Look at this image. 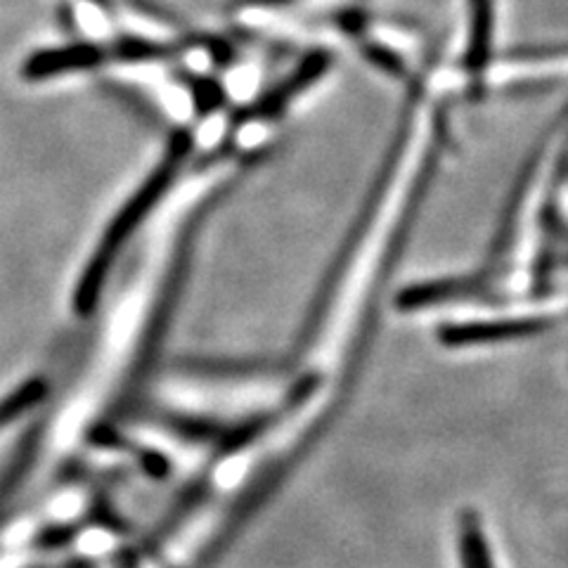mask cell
Returning a JSON list of instances; mask_svg holds the SVG:
<instances>
[{"label":"cell","mask_w":568,"mask_h":568,"mask_svg":"<svg viewBox=\"0 0 568 568\" xmlns=\"http://www.w3.org/2000/svg\"><path fill=\"white\" fill-rule=\"evenodd\" d=\"M459 549H462V566L465 568H495L488 552V542L484 538L481 521H478L474 511L462 514Z\"/></svg>","instance_id":"cell-6"},{"label":"cell","mask_w":568,"mask_h":568,"mask_svg":"<svg viewBox=\"0 0 568 568\" xmlns=\"http://www.w3.org/2000/svg\"><path fill=\"white\" fill-rule=\"evenodd\" d=\"M549 327L545 317H524V320H500V323H471V325H450L440 329V342L446 346H476V344H497L509 339H524L530 334H540Z\"/></svg>","instance_id":"cell-4"},{"label":"cell","mask_w":568,"mask_h":568,"mask_svg":"<svg viewBox=\"0 0 568 568\" xmlns=\"http://www.w3.org/2000/svg\"><path fill=\"white\" fill-rule=\"evenodd\" d=\"M88 3L98 6V8H100V10H104V12H112V10H114V3H112V0H88Z\"/></svg>","instance_id":"cell-9"},{"label":"cell","mask_w":568,"mask_h":568,"mask_svg":"<svg viewBox=\"0 0 568 568\" xmlns=\"http://www.w3.org/2000/svg\"><path fill=\"white\" fill-rule=\"evenodd\" d=\"M190 150H192V133L175 131L173 138L169 140V148L162 156V162H159L156 169L145 178V183L138 187L133 197L121 206L116 219L106 225L104 235L98 242V248L93 252V256L88 258L85 268L79 277L74 298H71V308H74L77 315L88 317L91 313H95L112 265L116 263L119 254L123 252V246H126L131 235L142 225V221H145L154 211V206L162 202V197L175 181V175L181 171Z\"/></svg>","instance_id":"cell-1"},{"label":"cell","mask_w":568,"mask_h":568,"mask_svg":"<svg viewBox=\"0 0 568 568\" xmlns=\"http://www.w3.org/2000/svg\"><path fill=\"white\" fill-rule=\"evenodd\" d=\"M493 36V0H471V39L467 50V67L481 71L490 58Z\"/></svg>","instance_id":"cell-5"},{"label":"cell","mask_w":568,"mask_h":568,"mask_svg":"<svg viewBox=\"0 0 568 568\" xmlns=\"http://www.w3.org/2000/svg\"><path fill=\"white\" fill-rule=\"evenodd\" d=\"M329 67V55L327 52H313V55L301 64L294 74L280 83L277 88H273V91L256 100L254 104L244 106V110L235 116V126H240V123H252V121H258V119H271V116H277L284 106L290 104V100L294 95H298L304 88H308L317 77L325 74V69Z\"/></svg>","instance_id":"cell-3"},{"label":"cell","mask_w":568,"mask_h":568,"mask_svg":"<svg viewBox=\"0 0 568 568\" xmlns=\"http://www.w3.org/2000/svg\"><path fill=\"white\" fill-rule=\"evenodd\" d=\"M45 394H48V384L41 377H33L24 386L14 388L8 398L0 400V429L8 426L10 422H14L17 417H22L36 403H41Z\"/></svg>","instance_id":"cell-7"},{"label":"cell","mask_w":568,"mask_h":568,"mask_svg":"<svg viewBox=\"0 0 568 568\" xmlns=\"http://www.w3.org/2000/svg\"><path fill=\"white\" fill-rule=\"evenodd\" d=\"M181 48L164 41L142 39V36H119L110 43H74L64 48L39 50L22 64L27 81H48L71 71H88L116 62H166L175 58Z\"/></svg>","instance_id":"cell-2"},{"label":"cell","mask_w":568,"mask_h":568,"mask_svg":"<svg viewBox=\"0 0 568 568\" xmlns=\"http://www.w3.org/2000/svg\"><path fill=\"white\" fill-rule=\"evenodd\" d=\"M194 100H197L200 112H211L223 102V91L213 81H194Z\"/></svg>","instance_id":"cell-8"},{"label":"cell","mask_w":568,"mask_h":568,"mask_svg":"<svg viewBox=\"0 0 568 568\" xmlns=\"http://www.w3.org/2000/svg\"><path fill=\"white\" fill-rule=\"evenodd\" d=\"M123 568H129V566H123Z\"/></svg>","instance_id":"cell-10"}]
</instances>
